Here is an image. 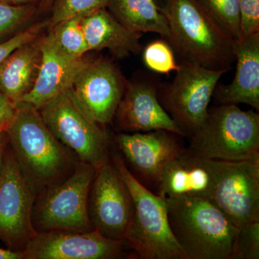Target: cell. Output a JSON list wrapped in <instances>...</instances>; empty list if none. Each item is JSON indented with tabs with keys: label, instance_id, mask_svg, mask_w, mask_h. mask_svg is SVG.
<instances>
[{
	"label": "cell",
	"instance_id": "cell-1",
	"mask_svg": "<svg viewBox=\"0 0 259 259\" xmlns=\"http://www.w3.org/2000/svg\"><path fill=\"white\" fill-rule=\"evenodd\" d=\"M17 106L5 132L15 159L37 196L69 176L77 161L51 134L37 109L26 103Z\"/></svg>",
	"mask_w": 259,
	"mask_h": 259
},
{
	"label": "cell",
	"instance_id": "cell-2",
	"mask_svg": "<svg viewBox=\"0 0 259 259\" xmlns=\"http://www.w3.org/2000/svg\"><path fill=\"white\" fill-rule=\"evenodd\" d=\"M172 235L186 259H230L238 228L208 199L167 198Z\"/></svg>",
	"mask_w": 259,
	"mask_h": 259
},
{
	"label": "cell",
	"instance_id": "cell-3",
	"mask_svg": "<svg viewBox=\"0 0 259 259\" xmlns=\"http://www.w3.org/2000/svg\"><path fill=\"white\" fill-rule=\"evenodd\" d=\"M165 15L170 30L167 41L184 61L229 71L235 40L218 28L197 0H170Z\"/></svg>",
	"mask_w": 259,
	"mask_h": 259
},
{
	"label": "cell",
	"instance_id": "cell-4",
	"mask_svg": "<svg viewBox=\"0 0 259 259\" xmlns=\"http://www.w3.org/2000/svg\"><path fill=\"white\" fill-rule=\"evenodd\" d=\"M113 164L132 196L134 211L124 242L142 259H186L172 235L166 197L151 192L130 171L120 155Z\"/></svg>",
	"mask_w": 259,
	"mask_h": 259
},
{
	"label": "cell",
	"instance_id": "cell-5",
	"mask_svg": "<svg viewBox=\"0 0 259 259\" xmlns=\"http://www.w3.org/2000/svg\"><path fill=\"white\" fill-rule=\"evenodd\" d=\"M188 148L200 157L218 161L259 162V115L236 105L209 109Z\"/></svg>",
	"mask_w": 259,
	"mask_h": 259
},
{
	"label": "cell",
	"instance_id": "cell-6",
	"mask_svg": "<svg viewBox=\"0 0 259 259\" xmlns=\"http://www.w3.org/2000/svg\"><path fill=\"white\" fill-rule=\"evenodd\" d=\"M46 125L78 161L100 168L108 159V136L79 101L73 88L38 109Z\"/></svg>",
	"mask_w": 259,
	"mask_h": 259
},
{
	"label": "cell",
	"instance_id": "cell-7",
	"mask_svg": "<svg viewBox=\"0 0 259 259\" xmlns=\"http://www.w3.org/2000/svg\"><path fill=\"white\" fill-rule=\"evenodd\" d=\"M95 168L77 161L72 173L37 194L32 210L35 232L93 231L89 214V194Z\"/></svg>",
	"mask_w": 259,
	"mask_h": 259
},
{
	"label": "cell",
	"instance_id": "cell-8",
	"mask_svg": "<svg viewBox=\"0 0 259 259\" xmlns=\"http://www.w3.org/2000/svg\"><path fill=\"white\" fill-rule=\"evenodd\" d=\"M226 72L183 61L171 83L159 88L158 100L185 136H192L204 122L218 81Z\"/></svg>",
	"mask_w": 259,
	"mask_h": 259
},
{
	"label": "cell",
	"instance_id": "cell-9",
	"mask_svg": "<svg viewBox=\"0 0 259 259\" xmlns=\"http://www.w3.org/2000/svg\"><path fill=\"white\" fill-rule=\"evenodd\" d=\"M35 197L8 144L0 175V241L8 249L23 252L35 233L31 220Z\"/></svg>",
	"mask_w": 259,
	"mask_h": 259
},
{
	"label": "cell",
	"instance_id": "cell-10",
	"mask_svg": "<svg viewBox=\"0 0 259 259\" xmlns=\"http://www.w3.org/2000/svg\"><path fill=\"white\" fill-rule=\"evenodd\" d=\"M209 200L237 228L259 221V162L218 161Z\"/></svg>",
	"mask_w": 259,
	"mask_h": 259
},
{
	"label": "cell",
	"instance_id": "cell-11",
	"mask_svg": "<svg viewBox=\"0 0 259 259\" xmlns=\"http://www.w3.org/2000/svg\"><path fill=\"white\" fill-rule=\"evenodd\" d=\"M88 207L94 229L110 239L124 242L134 203L125 181L109 161L95 170Z\"/></svg>",
	"mask_w": 259,
	"mask_h": 259
},
{
	"label": "cell",
	"instance_id": "cell-12",
	"mask_svg": "<svg viewBox=\"0 0 259 259\" xmlns=\"http://www.w3.org/2000/svg\"><path fill=\"white\" fill-rule=\"evenodd\" d=\"M124 244L96 230L40 231L32 235L23 253L25 259H115L122 255Z\"/></svg>",
	"mask_w": 259,
	"mask_h": 259
},
{
	"label": "cell",
	"instance_id": "cell-13",
	"mask_svg": "<svg viewBox=\"0 0 259 259\" xmlns=\"http://www.w3.org/2000/svg\"><path fill=\"white\" fill-rule=\"evenodd\" d=\"M180 137L182 136L170 131L156 130L117 134L115 140L132 169L129 170L133 175L141 183L146 181L158 187L167 162L185 148L181 144Z\"/></svg>",
	"mask_w": 259,
	"mask_h": 259
},
{
	"label": "cell",
	"instance_id": "cell-14",
	"mask_svg": "<svg viewBox=\"0 0 259 259\" xmlns=\"http://www.w3.org/2000/svg\"><path fill=\"white\" fill-rule=\"evenodd\" d=\"M127 82L111 61H89L75 79L74 89L79 101L102 125L110 123L125 93Z\"/></svg>",
	"mask_w": 259,
	"mask_h": 259
},
{
	"label": "cell",
	"instance_id": "cell-15",
	"mask_svg": "<svg viewBox=\"0 0 259 259\" xmlns=\"http://www.w3.org/2000/svg\"><path fill=\"white\" fill-rule=\"evenodd\" d=\"M159 86L148 81L127 82L115 117L119 127L129 133L165 130L185 136L158 100Z\"/></svg>",
	"mask_w": 259,
	"mask_h": 259
},
{
	"label": "cell",
	"instance_id": "cell-16",
	"mask_svg": "<svg viewBox=\"0 0 259 259\" xmlns=\"http://www.w3.org/2000/svg\"><path fill=\"white\" fill-rule=\"evenodd\" d=\"M41 60L36 79L21 103L38 110L66 90L73 88L75 79L89 60L67 55L60 50L50 32L40 37Z\"/></svg>",
	"mask_w": 259,
	"mask_h": 259
},
{
	"label": "cell",
	"instance_id": "cell-17",
	"mask_svg": "<svg viewBox=\"0 0 259 259\" xmlns=\"http://www.w3.org/2000/svg\"><path fill=\"white\" fill-rule=\"evenodd\" d=\"M214 179V160L200 157L185 148L163 167L158 194L167 198L190 197L209 200Z\"/></svg>",
	"mask_w": 259,
	"mask_h": 259
},
{
	"label": "cell",
	"instance_id": "cell-18",
	"mask_svg": "<svg viewBox=\"0 0 259 259\" xmlns=\"http://www.w3.org/2000/svg\"><path fill=\"white\" fill-rule=\"evenodd\" d=\"M233 54L236 61L234 79L221 85L213 96L220 105L246 104L259 110V32L242 35L234 40Z\"/></svg>",
	"mask_w": 259,
	"mask_h": 259
},
{
	"label": "cell",
	"instance_id": "cell-19",
	"mask_svg": "<svg viewBox=\"0 0 259 259\" xmlns=\"http://www.w3.org/2000/svg\"><path fill=\"white\" fill-rule=\"evenodd\" d=\"M81 25L90 51L108 49L115 57L124 59L144 49L140 42L142 33L126 28L105 8L83 17Z\"/></svg>",
	"mask_w": 259,
	"mask_h": 259
},
{
	"label": "cell",
	"instance_id": "cell-20",
	"mask_svg": "<svg viewBox=\"0 0 259 259\" xmlns=\"http://www.w3.org/2000/svg\"><path fill=\"white\" fill-rule=\"evenodd\" d=\"M39 37L13 51L0 64V91L14 103H21L36 79L40 60Z\"/></svg>",
	"mask_w": 259,
	"mask_h": 259
},
{
	"label": "cell",
	"instance_id": "cell-21",
	"mask_svg": "<svg viewBox=\"0 0 259 259\" xmlns=\"http://www.w3.org/2000/svg\"><path fill=\"white\" fill-rule=\"evenodd\" d=\"M110 13L135 32H154L168 40L169 26L164 13L148 0H110Z\"/></svg>",
	"mask_w": 259,
	"mask_h": 259
},
{
	"label": "cell",
	"instance_id": "cell-22",
	"mask_svg": "<svg viewBox=\"0 0 259 259\" xmlns=\"http://www.w3.org/2000/svg\"><path fill=\"white\" fill-rule=\"evenodd\" d=\"M79 17L62 20L51 28V33L57 47L65 54L82 58L90 51Z\"/></svg>",
	"mask_w": 259,
	"mask_h": 259
},
{
	"label": "cell",
	"instance_id": "cell-23",
	"mask_svg": "<svg viewBox=\"0 0 259 259\" xmlns=\"http://www.w3.org/2000/svg\"><path fill=\"white\" fill-rule=\"evenodd\" d=\"M216 25L228 37L242 36L240 26L239 0H197Z\"/></svg>",
	"mask_w": 259,
	"mask_h": 259
},
{
	"label": "cell",
	"instance_id": "cell-24",
	"mask_svg": "<svg viewBox=\"0 0 259 259\" xmlns=\"http://www.w3.org/2000/svg\"><path fill=\"white\" fill-rule=\"evenodd\" d=\"M142 52L145 66L153 72L168 74L180 68L173 49L166 40H153L143 49Z\"/></svg>",
	"mask_w": 259,
	"mask_h": 259
},
{
	"label": "cell",
	"instance_id": "cell-25",
	"mask_svg": "<svg viewBox=\"0 0 259 259\" xmlns=\"http://www.w3.org/2000/svg\"><path fill=\"white\" fill-rule=\"evenodd\" d=\"M110 0H57L48 25L50 29L66 19L83 18L107 8Z\"/></svg>",
	"mask_w": 259,
	"mask_h": 259
},
{
	"label": "cell",
	"instance_id": "cell-26",
	"mask_svg": "<svg viewBox=\"0 0 259 259\" xmlns=\"http://www.w3.org/2000/svg\"><path fill=\"white\" fill-rule=\"evenodd\" d=\"M34 14L30 5H11L0 2V42L18 33Z\"/></svg>",
	"mask_w": 259,
	"mask_h": 259
},
{
	"label": "cell",
	"instance_id": "cell-27",
	"mask_svg": "<svg viewBox=\"0 0 259 259\" xmlns=\"http://www.w3.org/2000/svg\"><path fill=\"white\" fill-rule=\"evenodd\" d=\"M259 258V221L238 228L230 259Z\"/></svg>",
	"mask_w": 259,
	"mask_h": 259
},
{
	"label": "cell",
	"instance_id": "cell-28",
	"mask_svg": "<svg viewBox=\"0 0 259 259\" xmlns=\"http://www.w3.org/2000/svg\"><path fill=\"white\" fill-rule=\"evenodd\" d=\"M46 25H47L46 23L35 24L0 42V64L19 47L37 38Z\"/></svg>",
	"mask_w": 259,
	"mask_h": 259
},
{
	"label": "cell",
	"instance_id": "cell-29",
	"mask_svg": "<svg viewBox=\"0 0 259 259\" xmlns=\"http://www.w3.org/2000/svg\"><path fill=\"white\" fill-rule=\"evenodd\" d=\"M242 35L259 32V0H239Z\"/></svg>",
	"mask_w": 259,
	"mask_h": 259
},
{
	"label": "cell",
	"instance_id": "cell-30",
	"mask_svg": "<svg viewBox=\"0 0 259 259\" xmlns=\"http://www.w3.org/2000/svg\"><path fill=\"white\" fill-rule=\"evenodd\" d=\"M17 107L0 91V132H4L8 128L14 118Z\"/></svg>",
	"mask_w": 259,
	"mask_h": 259
},
{
	"label": "cell",
	"instance_id": "cell-31",
	"mask_svg": "<svg viewBox=\"0 0 259 259\" xmlns=\"http://www.w3.org/2000/svg\"><path fill=\"white\" fill-rule=\"evenodd\" d=\"M0 259H24L23 252L0 248Z\"/></svg>",
	"mask_w": 259,
	"mask_h": 259
},
{
	"label": "cell",
	"instance_id": "cell-32",
	"mask_svg": "<svg viewBox=\"0 0 259 259\" xmlns=\"http://www.w3.org/2000/svg\"><path fill=\"white\" fill-rule=\"evenodd\" d=\"M8 144V136L6 132H0V175H1L2 168H3V158L5 149Z\"/></svg>",
	"mask_w": 259,
	"mask_h": 259
},
{
	"label": "cell",
	"instance_id": "cell-33",
	"mask_svg": "<svg viewBox=\"0 0 259 259\" xmlns=\"http://www.w3.org/2000/svg\"><path fill=\"white\" fill-rule=\"evenodd\" d=\"M153 3L156 8H158L160 11L166 14L167 9H168V5H169L170 0H148Z\"/></svg>",
	"mask_w": 259,
	"mask_h": 259
},
{
	"label": "cell",
	"instance_id": "cell-34",
	"mask_svg": "<svg viewBox=\"0 0 259 259\" xmlns=\"http://www.w3.org/2000/svg\"><path fill=\"white\" fill-rule=\"evenodd\" d=\"M33 0H0L2 3L11 5H27Z\"/></svg>",
	"mask_w": 259,
	"mask_h": 259
},
{
	"label": "cell",
	"instance_id": "cell-35",
	"mask_svg": "<svg viewBox=\"0 0 259 259\" xmlns=\"http://www.w3.org/2000/svg\"><path fill=\"white\" fill-rule=\"evenodd\" d=\"M45 1L49 2V0H45Z\"/></svg>",
	"mask_w": 259,
	"mask_h": 259
}]
</instances>
